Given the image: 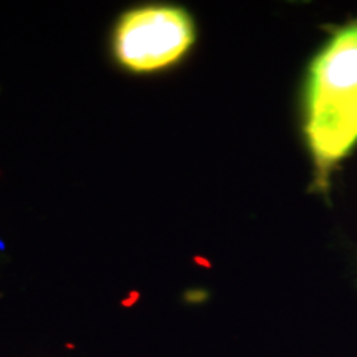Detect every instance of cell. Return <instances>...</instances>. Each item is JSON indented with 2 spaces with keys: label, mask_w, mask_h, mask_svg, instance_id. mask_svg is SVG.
I'll use <instances>...</instances> for the list:
<instances>
[{
  "label": "cell",
  "mask_w": 357,
  "mask_h": 357,
  "mask_svg": "<svg viewBox=\"0 0 357 357\" xmlns=\"http://www.w3.org/2000/svg\"><path fill=\"white\" fill-rule=\"evenodd\" d=\"M194 42L185 10L147 6L124 13L114 32V55L131 71H155L176 63Z\"/></svg>",
  "instance_id": "cell-2"
},
{
  "label": "cell",
  "mask_w": 357,
  "mask_h": 357,
  "mask_svg": "<svg viewBox=\"0 0 357 357\" xmlns=\"http://www.w3.org/2000/svg\"><path fill=\"white\" fill-rule=\"evenodd\" d=\"M305 136L316 187L357 144V19L334 30L312 58L305 84Z\"/></svg>",
  "instance_id": "cell-1"
}]
</instances>
